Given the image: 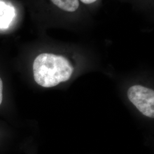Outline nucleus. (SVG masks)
<instances>
[{
    "instance_id": "obj_1",
    "label": "nucleus",
    "mask_w": 154,
    "mask_h": 154,
    "mask_svg": "<svg viewBox=\"0 0 154 154\" xmlns=\"http://www.w3.org/2000/svg\"><path fill=\"white\" fill-rule=\"evenodd\" d=\"M33 70L34 80L38 85L51 88L70 79L74 67L62 55L42 53L34 60Z\"/></svg>"
},
{
    "instance_id": "obj_2",
    "label": "nucleus",
    "mask_w": 154,
    "mask_h": 154,
    "mask_svg": "<svg viewBox=\"0 0 154 154\" xmlns=\"http://www.w3.org/2000/svg\"><path fill=\"white\" fill-rule=\"evenodd\" d=\"M127 96L142 114L154 118V91L152 89L141 85H134L128 88Z\"/></svg>"
},
{
    "instance_id": "obj_3",
    "label": "nucleus",
    "mask_w": 154,
    "mask_h": 154,
    "mask_svg": "<svg viewBox=\"0 0 154 154\" xmlns=\"http://www.w3.org/2000/svg\"><path fill=\"white\" fill-rule=\"evenodd\" d=\"M14 16V8L2 1H0V29L8 28Z\"/></svg>"
},
{
    "instance_id": "obj_4",
    "label": "nucleus",
    "mask_w": 154,
    "mask_h": 154,
    "mask_svg": "<svg viewBox=\"0 0 154 154\" xmlns=\"http://www.w3.org/2000/svg\"><path fill=\"white\" fill-rule=\"evenodd\" d=\"M61 10L67 12H74L79 6L78 0H50Z\"/></svg>"
},
{
    "instance_id": "obj_5",
    "label": "nucleus",
    "mask_w": 154,
    "mask_h": 154,
    "mask_svg": "<svg viewBox=\"0 0 154 154\" xmlns=\"http://www.w3.org/2000/svg\"><path fill=\"white\" fill-rule=\"evenodd\" d=\"M2 91H3V82H2L1 78H0V105H1L2 99H3Z\"/></svg>"
},
{
    "instance_id": "obj_6",
    "label": "nucleus",
    "mask_w": 154,
    "mask_h": 154,
    "mask_svg": "<svg viewBox=\"0 0 154 154\" xmlns=\"http://www.w3.org/2000/svg\"><path fill=\"white\" fill-rule=\"evenodd\" d=\"M80 1L85 4H91L95 2L97 0H80Z\"/></svg>"
}]
</instances>
